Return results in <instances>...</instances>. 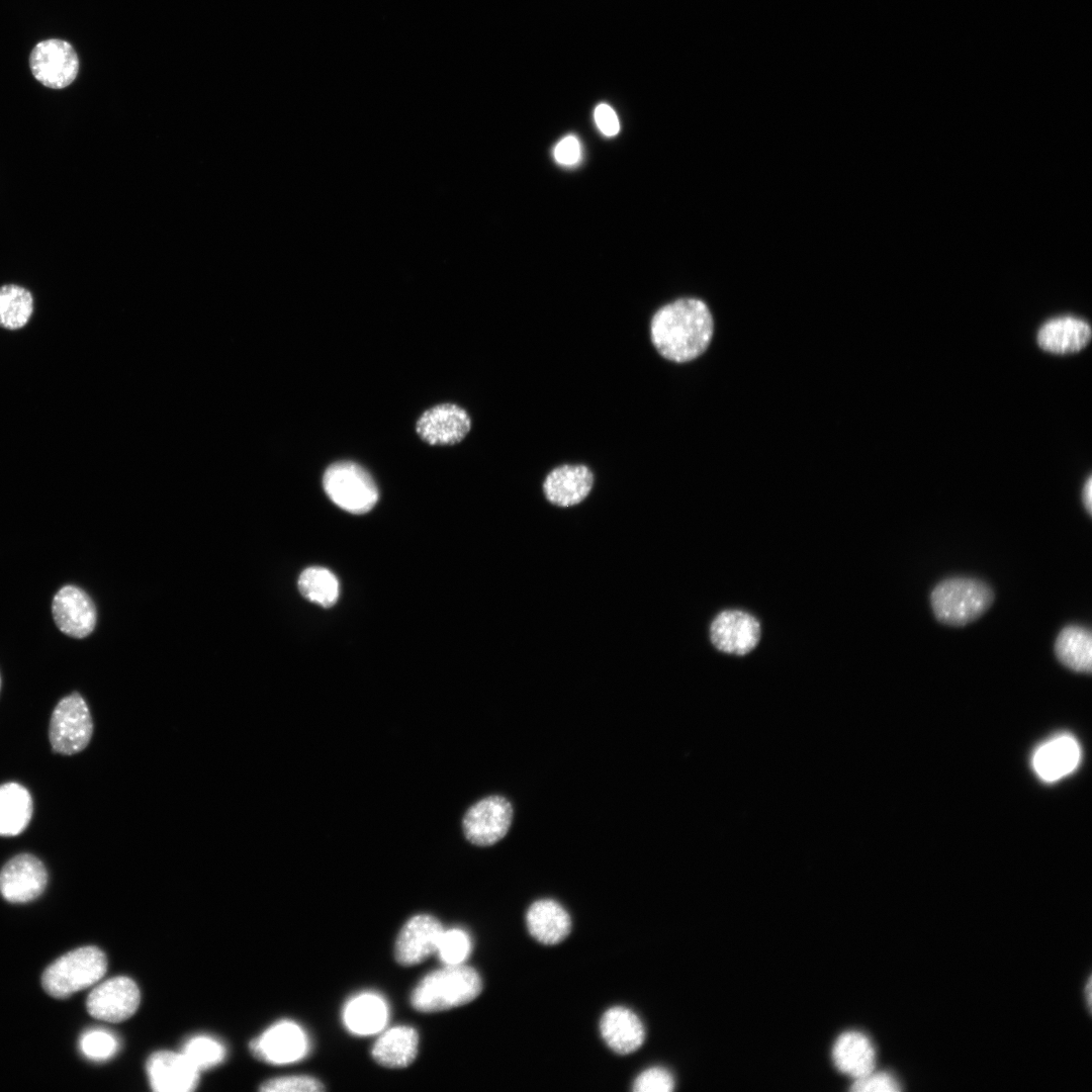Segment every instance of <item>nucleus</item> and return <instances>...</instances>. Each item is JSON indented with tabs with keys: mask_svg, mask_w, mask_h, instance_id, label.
Wrapping results in <instances>:
<instances>
[{
	"mask_svg": "<svg viewBox=\"0 0 1092 1092\" xmlns=\"http://www.w3.org/2000/svg\"><path fill=\"white\" fill-rule=\"evenodd\" d=\"M649 330L650 340L660 356L686 363L702 355L710 345L713 318L701 299L680 298L657 309Z\"/></svg>",
	"mask_w": 1092,
	"mask_h": 1092,
	"instance_id": "nucleus-1",
	"label": "nucleus"
},
{
	"mask_svg": "<svg viewBox=\"0 0 1092 1092\" xmlns=\"http://www.w3.org/2000/svg\"><path fill=\"white\" fill-rule=\"evenodd\" d=\"M994 601L992 586L973 576L945 577L932 587L929 595L934 618L950 627H963L978 620Z\"/></svg>",
	"mask_w": 1092,
	"mask_h": 1092,
	"instance_id": "nucleus-2",
	"label": "nucleus"
},
{
	"mask_svg": "<svg viewBox=\"0 0 1092 1092\" xmlns=\"http://www.w3.org/2000/svg\"><path fill=\"white\" fill-rule=\"evenodd\" d=\"M481 990L482 981L475 969L463 964L446 965L418 983L411 1004L420 1012H439L473 1001Z\"/></svg>",
	"mask_w": 1092,
	"mask_h": 1092,
	"instance_id": "nucleus-3",
	"label": "nucleus"
},
{
	"mask_svg": "<svg viewBox=\"0 0 1092 1092\" xmlns=\"http://www.w3.org/2000/svg\"><path fill=\"white\" fill-rule=\"evenodd\" d=\"M107 960L96 946H83L67 952L52 963L41 976L43 990L57 999L97 983L105 974Z\"/></svg>",
	"mask_w": 1092,
	"mask_h": 1092,
	"instance_id": "nucleus-4",
	"label": "nucleus"
},
{
	"mask_svg": "<svg viewBox=\"0 0 1092 1092\" xmlns=\"http://www.w3.org/2000/svg\"><path fill=\"white\" fill-rule=\"evenodd\" d=\"M93 734V720L84 698L73 692L54 708L49 723V740L55 753L73 755L83 751Z\"/></svg>",
	"mask_w": 1092,
	"mask_h": 1092,
	"instance_id": "nucleus-5",
	"label": "nucleus"
},
{
	"mask_svg": "<svg viewBox=\"0 0 1092 1092\" xmlns=\"http://www.w3.org/2000/svg\"><path fill=\"white\" fill-rule=\"evenodd\" d=\"M323 485L332 502L352 514L367 513L378 499V489L371 475L352 461L331 464L324 473Z\"/></svg>",
	"mask_w": 1092,
	"mask_h": 1092,
	"instance_id": "nucleus-6",
	"label": "nucleus"
},
{
	"mask_svg": "<svg viewBox=\"0 0 1092 1092\" xmlns=\"http://www.w3.org/2000/svg\"><path fill=\"white\" fill-rule=\"evenodd\" d=\"M513 816V806L504 796L482 798L470 806L463 816L464 836L476 846H490L506 836Z\"/></svg>",
	"mask_w": 1092,
	"mask_h": 1092,
	"instance_id": "nucleus-7",
	"label": "nucleus"
},
{
	"mask_svg": "<svg viewBox=\"0 0 1092 1092\" xmlns=\"http://www.w3.org/2000/svg\"><path fill=\"white\" fill-rule=\"evenodd\" d=\"M29 67L34 78L53 89H63L76 79L79 59L66 40L52 38L38 42L31 51Z\"/></svg>",
	"mask_w": 1092,
	"mask_h": 1092,
	"instance_id": "nucleus-8",
	"label": "nucleus"
},
{
	"mask_svg": "<svg viewBox=\"0 0 1092 1092\" xmlns=\"http://www.w3.org/2000/svg\"><path fill=\"white\" fill-rule=\"evenodd\" d=\"M709 636L717 650L731 655H746L759 643L760 623L746 611L723 610L712 620Z\"/></svg>",
	"mask_w": 1092,
	"mask_h": 1092,
	"instance_id": "nucleus-9",
	"label": "nucleus"
},
{
	"mask_svg": "<svg viewBox=\"0 0 1092 1092\" xmlns=\"http://www.w3.org/2000/svg\"><path fill=\"white\" fill-rule=\"evenodd\" d=\"M48 881L43 862L32 853L21 852L0 870V894L10 903H27L42 894Z\"/></svg>",
	"mask_w": 1092,
	"mask_h": 1092,
	"instance_id": "nucleus-10",
	"label": "nucleus"
},
{
	"mask_svg": "<svg viewBox=\"0 0 1092 1092\" xmlns=\"http://www.w3.org/2000/svg\"><path fill=\"white\" fill-rule=\"evenodd\" d=\"M52 616L62 633L76 639L89 636L97 623L94 602L75 584H65L57 590L52 600Z\"/></svg>",
	"mask_w": 1092,
	"mask_h": 1092,
	"instance_id": "nucleus-11",
	"label": "nucleus"
},
{
	"mask_svg": "<svg viewBox=\"0 0 1092 1092\" xmlns=\"http://www.w3.org/2000/svg\"><path fill=\"white\" fill-rule=\"evenodd\" d=\"M140 1000V990L134 981L118 976L96 986L87 997L86 1008L96 1019L120 1022L134 1014Z\"/></svg>",
	"mask_w": 1092,
	"mask_h": 1092,
	"instance_id": "nucleus-12",
	"label": "nucleus"
},
{
	"mask_svg": "<svg viewBox=\"0 0 1092 1092\" xmlns=\"http://www.w3.org/2000/svg\"><path fill=\"white\" fill-rule=\"evenodd\" d=\"M444 930L442 923L430 914H418L410 918L397 935L395 960L404 967L424 962L436 952Z\"/></svg>",
	"mask_w": 1092,
	"mask_h": 1092,
	"instance_id": "nucleus-13",
	"label": "nucleus"
},
{
	"mask_svg": "<svg viewBox=\"0 0 1092 1092\" xmlns=\"http://www.w3.org/2000/svg\"><path fill=\"white\" fill-rule=\"evenodd\" d=\"M307 1038L296 1023L279 1021L266 1029L250 1043L252 1053L271 1064H289L302 1059L307 1053Z\"/></svg>",
	"mask_w": 1092,
	"mask_h": 1092,
	"instance_id": "nucleus-14",
	"label": "nucleus"
},
{
	"mask_svg": "<svg viewBox=\"0 0 1092 1092\" xmlns=\"http://www.w3.org/2000/svg\"><path fill=\"white\" fill-rule=\"evenodd\" d=\"M146 1068L150 1085L157 1092H190L199 1083V1070L183 1053L156 1052Z\"/></svg>",
	"mask_w": 1092,
	"mask_h": 1092,
	"instance_id": "nucleus-15",
	"label": "nucleus"
},
{
	"mask_svg": "<svg viewBox=\"0 0 1092 1092\" xmlns=\"http://www.w3.org/2000/svg\"><path fill=\"white\" fill-rule=\"evenodd\" d=\"M471 420L467 412L453 403H442L427 410L418 420L416 430L430 445H455L469 433Z\"/></svg>",
	"mask_w": 1092,
	"mask_h": 1092,
	"instance_id": "nucleus-16",
	"label": "nucleus"
},
{
	"mask_svg": "<svg viewBox=\"0 0 1092 1092\" xmlns=\"http://www.w3.org/2000/svg\"><path fill=\"white\" fill-rule=\"evenodd\" d=\"M594 481V474L586 465L563 464L553 468L546 475L542 488L550 504L560 508H569L586 498Z\"/></svg>",
	"mask_w": 1092,
	"mask_h": 1092,
	"instance_id": "nucleus-17",
	"label": "nucleus"
},
{
	"mask_svg": "<svg viewBox=\"0 0 1092 1092\" xmlns=\"http://www.w3.org/2000/svg\"><path fill=\"white\" fill-rule=\"evenodd\" d=\"M1080 759L1081 749L1077 740L1069 734H1059L1034 750L1031 763L1039 779L1052 783L1071 774Z\"/></svg>",
	"mask_w": 1092,
	"mask_h": 1092,
	"instance_id": "nucleus-18",
	"label": "nucleus"
},
{
	"mask_svg": "<svg viewBox=\"0 0 1092 1092\" xmlns=\"http://www.w3.org/2000/svg\"><path fill=\"white\" fill-rule=\"evenodd\" d=\"M600 1032L606 1044L619 1055L634 1053L645 1039L642 1021L632 1010L623 1006H614L603 1014Z\"/></svg>",
	"mask_w": 1092,
	"mask_h": 1092,
	"instance_id": "nucleus-19",
	"label": "nucleus"
},
{
	"mask_svg": "<svg viewBox=\"0 0 1092 1092\" xmlns=\"http://www.w3.org/2000/svg\"><path fill=\"white\" fill-rule=\"evenodd\" d=\"M526 922L531 936L546 945L561 942L571 930L568 912L552 899H540L529 907Z\"/></svg>",
	"mask_w": 1092,
	"mask_h": 1092,
	"instance_id": "nucleus-20",
	"label": "nucleus"
},
{
	"mask_svg": "<svg viewBox=\"0 0 1092 1092\" xmlns=\"http://www.w3.org/2000/svg\"><path fill=\"white\" fill-rule=\"evenodd\" d=\"M419 1033L408 1025L387 1029L374 1042L371 1056L386 1068L401 1069L410 1066L418 1055Z\"/></svg>",
	"mask_w": 1092,
	"mask_h": 1092,
	"instance_id": "nucleus-21",
	"label": "nucleus"
},
{
	"mask_svg": "<svg viewBox=\"0 0 1092 1092\" xmlns=\"http://www.w3.org/2000/svg\"><path fill=\"white\" fill-rule=\"evenodd\" d=\"M1091 339L1090 326L1076 317L1063 316L1045 323L1038 331V346L1055 354L1074 353L1084 348Z\"/></svg>",
	"mask_w": 1092,
	"mask_h": 1092,
	"instance_id": "nucleus-22",
	"label": "nucleus"
},
{
	"mask_svg": "<svg viewBox=\"0 0 1092 1092\" xmlns=\"http://www.w3.org/2000/svg\"><path fill=\"white\" fill-rule=\"evenodd\" d=\"M832 1059L840 1072L858 1079L873 1072L875 1050L863 1033L847 1031L836 1039L832 1049Z\"/></svg>",
	"mask_w": 1092,
	"mask_h": 1092,
	"instance_id": "nucleus-23",
	"label": "nucleus"
},
{
	"mask_svg": "<svg viewBox=\"0 0 1092 1092\" xmlns=\"http://www.w3.org/2000/svg\"><path fill=\"white\" fill-rule=\"evenodd\" d=\"M1054 653L1061 664L1081 673H1091L1092 635L1090 629L1079 624H1068L1058 633Z\"/></svg>",
	"mask_w": 1092,
	"mask_h": 1092,
	"instance_id": "nucleus-24",
	"label": "nucleus"
},
{
	"mask_svg": "<svg viewBox=\"0 0 1092 1092\" xmlns=\"http://www.w3.org/2000/svg\"><path fill=\"white\" fill-rule=\"evenodd\" d=\"M33 814V801L22 785L9 782L0 785V836L13 837L28 826Z\"/></svg>",
	"mask_w": 1092,
	"mask_h": 1092,
	"instance_id": "nucleus-25",
	"label": "nucleus"
},
{
	"mask_svg": "<svg viewBox=\"0 0 1092 1092\" xmlns=\"http://www.w3.org/2000/svg\"><path fill=\"white\" fill-rule=\"evenodd\" d=\"M387 1006L383 999L372 993H364L347 1003L343 1018L353 1033L368 1035L380 1031L387 1021Z\"/></svg>",
	"mask_w": 1092,
	"mask_h": 1092,
	"instance_id": "nucleus-26",
	"label": "nucleus"
},
{
	"mask_svg": "<svg viewBox=\"0 0 1092 1092\" xmlns=\"http://www.w3.org/2000/svg\"><path fill=\"white\" fill-rule=\"evenodd\" d=\"M32 312L33 297L28 289L13 283L0 286V328L19 330Z\"/></svg>",
	"mask_w": 1092,
	"mask_h": 1092,
	"instance_id": "nucleus-27",
	"label": "nucleus"
},
{
	"mask_svg": "<svg viewBox=\"0 0 1092 1092\" xmlns=\"http://www.w3.org/2000/svg\"><path fill=\"white\" fill-rule=\"evenodd\" d=\"M300 594L322 607H332L339 598V581L329 569L312 566L304 569L298 578Z\"/></svg>",
	"mask_w": 1092,
	"mask_h": 1092,
	"instance_id": "nucleus-28",
	"label": "nucleus"
},
{
	"mask_svg": "<svg viewBox=\"0 0 1092 1092\" xmlns=\"http://www.w3.org/2000/svg\"><path fill=\"white\" fill-rule=\"evenodd\" d=\"M182 1053L199 1071L218 1065L225 1057L224 1046L216 1039L205 1035L190 1038L184 1044Z\"/></svg>",
	"mask_w": 1092,
	"mask_h": 1092,
	"instance_id": "nucleus-29",
	"label": "nucleus"
},
{
	"mask_svg": "<svg viewBox=\"0 0 1092 1092\" xmlns=\"http://www.w3.org/2000/svg\"><path fill=\"white\" fill-rule=\"evenodd\" d=\"M471 940L461 929L444 930L437 946V954L445 965H459L468 958Z\"/></svg>",
	"mask_w": 1092,
	"mask_h": 1092,
	"instance_id": "nucleus-30",
	"label": "nucleus"
},
{
	"mask_svg": "<svg viewBox=\"0 0 1092 1092\" xmlns=\"http://www.w3.org/2000/svg\"><path fill=\"white\" fill-rule=\"evenodd\" d=\"M118 1042L113 1034L103 1029L85 1032L80 1039L82 1053L91 1060H106L117 1051Z\"/></svg>",
	"mask_w": 1092,
	"mask_h": 1092,
	"instance_id": "nucleus-31",
	"label": "nucleus"
},
{
	"mask_svg": "<svg viewBox=\"0 0 1092 1092\" xmlns=\"http://www.w3.org/2000/svg\"><path fill=\"white\" fill-rule=\"evenodd\" d=\"M325 1089L320 1080L305 1075L272 1078L260 1087L263 1092H321Z\"/></svg>",
	"mask_w": 1092,
	"mask_h": 1092,
	"instance_id": "nucleus-32",
	"label": "nucleus"
},
{
	"mask_svg": "<svg viewBox=\"0 0 1092 1092\" xmlns=\"http://www.w3.org/2000/svg\"><path fill=\"white\" fill-rule=\"evenodd\" d=\"M674 1087L672 1075L664 1068L652 1067L637 1076L633 1083L635 1092H669Z\"/></svg>",
	"mask_w": 1092,
	"mask_h": 1092,
	"instance_id": "nucleus-33",
	"label": "nucleus"
},
{
	"mask_svg": "<svg viewBox=\"0 0 1092 1092\" xmlns=\"http://www.w3.org/2000/svg\"><path fill=\"white\" fill-rule=\"evenodd\" d=\"M850 1090L856 1092H897L900 1090L897 1080L887 1073H873L855 1079Z\"/></svg>",
	"mask_w": 1092,
	"mask_h": 1092,
	"instance_id": "nucleus-34",
	"label": "nucleus"
},
{
	"mask_svg": "<svg viewBox=\"0 0 1092 1092\" xmlns=\"http://www.w3.org/2000/svg\"><path fill=\"white\" fill-rule=\"evenodd\" d=\"M553 156L560 165L571 167L579 163L581 159V146L575 135L569 134L562 138L553 150Z\"/></svg>",
	"mask_w": 1092,
	"mask_h": 1092,
	"instance_id": "nucleus-35",
	"label": "nucleus"
},
{
	"mask_svg": "<svg viewBox=\"0 0 1092 1092\" xmlns=\"http://www.w3.org/2000/svg\"><path fill=\"white\" fill-rule=\"evenodd\" d=\"M594 117L596 124L600 131L606 136H614L620 129V123L618 116L614 109L606 104H599L594 111Z\"/></svg>",
	"mask_w": 1092,
	"mask_h": 1092,
	"instance_id": "nucleus-36",
	"label": "nucleus"
},
{
	"mask_svg": "<svg viewBox=\"0 0 1092 1092\" xmlns=\"http://www.w3.org/2000/svg\"><path fill=\"white\" fill-rule=\"evenodd\" d=\"M1083 506L1089 516L1092 515V477L1089 476L1082 488Z\"/></svg>",
	"mask_w": 1092,
	"mask_h": 1092,
	"instance_id": "nucleus-37",
	"label": "nucleus"
},
{
	"mask_svg": "<svg viewBox=\"0 0 1092 1092\" xmlns=\"http://www.w3.org/2000/svg\"><path fill=\"white\" fill-rule=\"evenodd\" d=\"M1 687H2V678H1V673H0V692H1Z\"/></svg>",
	"mask_w": 1092,
	"mask_h": 1092,
	"instance_id": "nucleus-38",
	"label": "nucleus"
}]
</instances>
